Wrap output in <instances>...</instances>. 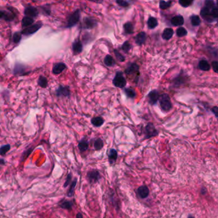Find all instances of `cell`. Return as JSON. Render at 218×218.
Returning a JSON list of instances; mask_svg holds the SVG:
<instances>
[{"label": "cell", "mask_w": 218, "mask_h": 218, "mask_svg": "<svg viewBox=\"0 0 218 218\" xmlns=\"http://www.w3.org/2000/svg\"><path fill=\"white\" fill-rule=\"evenodd\" d=\"M147 35L145 32H140L135 37V42L138 45H143L146 41Z\"/></svg>", "instance_id": "20"}, {"label": "cell", "mask_w": 218, "mask_h": 218, "mask_svg": "<svg viewBox=\"0 0 218 218\" xmlns=\"http://www.w3.org/2000/svg\"><path fill=\"white\" fill-rule=\"evenodd\" d=\"M180 5L183 7H188L192 3V1H189V0H180L178 2Z\"/></svg>", "instance_id": "41"}, {"label": "cell", "mask_w": 218, "mask_h": 218, "mask_svg": "<svg viewBox=\"0 0 218 218\" xmlns=\"http://www.w3.org/2000/svg\"><path fill=\"white\" fill-rule=\"evenodd\" d=\"M199 67L203 71H208L211 69V66L206 60H201L199 63Z\"/></svg>", "instance_id": "31"}, {"label": "cell", "mask_w": 218, "mask_h": 218, "mask_svg": "<svg viewBox=\"0 0 218 218\" xmlns=\"http://www.w3.org/2000/svg\"><path fill=\"white\" fill-rule=\"evenodd\" d=\"M77 181H78V179L76 178H75L72 181V183H71V185H70V187L68 191V192H67V196L68 197H72L74 195V190H75V188H76V184H77Z\"/></svg>", "instance_id": "27"}, {"label": "cell", "mask_w": 218, "mask_h": 218, "mask_svg": "<svg viewBox=\"0 0 218 218\" xmlns=\"http://www.w3.org/2000/svg\"><path fill=\"white\" fill-rule=\"evenodd\" d=\"M104 62L107 67H113L115 65V61L113 58L110 54H107V55L106 56L104 60Z\"/></svg>", "instance_id": "28"}, {"label": "cell", "mask_w": 218, "mask_h": 218, "mask_svg": "<svg viewBox=\"0 0 218 218\" xmlns=\"http://www.w3.org/2000/svg\"><path fill=\"white\" fill-rule=\"evenodd\" d=\"M56 94L57 97H69L70 95V91L69 86H60L56 90Z\"/></svg>", "instance_id": "8"}, {"label": "cell", "mask_w": 218, "mask_h": 218, "mask_svg": "<svg viewBox=\"0 0 218 218\" xmlns=\"http://www.w3.org/2000/svg\"><path fill=\"white\" fill-rule=\"evenodd\" d=\"M212 111L213 113L215 115V116H216L217 118H218V107L215 106V107H212Z\"/></svg>", "instance_id": "48"}, {"label": "cell", "mask_w": 218, "mask_h": 218, "mask_svg": "<svg viewBox=\"0 0 218 218\" xmlns=\"http://www.w3.org/2000/svg\"><path fill=\"white\" fill-rule=\"evenodd\" d=\"M24 14L26 16L33 18L35 17H37L39 15V12L37 8L33 6H28L24 9Z\"/></svg>", "instance_id": "9"}, {"label": "cell", "mask_w": 218, "mask_h": 218, "mask_svg": "<svg viewBox=\"0 0 218 218\" xmlns=\"http://www.w3.org/2000/svg\"><path fill=\"white\" fill-rule=\"evenodd\" d=\"M159 103L162 110L165 111H169L171 109V103L169 95L166 94H163L160 95Z\"/></svg>", "instance_id": "2"}, {"label": "cell", "mask_w": 218, "mask_h": 218, "mask_svg": "<svg viewBox=\"0 0 218 218\" xmlns=\"http://www.w3.org/2000/svg\"><path fill=\"white\" fill-rule=\"evenodd\" d=\"M22 33L21 32H15L14 35H13V41L14 43L15 44H18L19 43L20 41L22 39Z\"/></svg>", "instance_id": "35"}, {"label": "cell", "mask_w": 218, "mask_h": 218, "mask_svg": "<svg viewBox=\"0 0 218 218\" xmlns=\"http://www.w3.org/2000/svg\"><path fill=\"white\" fill-rule=\"evenodd\" d=\"M66 68H67V66L64 63H62V62L57 63L53 65L52 70V73L54 74H60L63 70H65Z\"/></svg>", "instance_id": "14"}, {"label": "cell", "mask_w": 218, "mask_h": 218, "mask_svg": "<svg viewBox=\"0 0 218 218\" xmlns=\"http://www.w3.org/2000/svg\"><path fill=\"white\" fill-rule=\"evenodd\" d=\"M48 5H45L44 6H42V8L43 9V11L45 12V14L49 15L51 11H50V10H48V9H47V7L48 6Z\"/></svg>", "instance_id": "47"}, {"label": "cell", "mask_w": 218, "mask_h": 218, "mask_svg": "<svg viewBox=\"0 0 218 218\" xmlns=\"http://www.w3.org/2000/svg\"><path fill=\"white\" fill-rule=\"evenodd\" d=\"M205 5H206V7L208 8V9H212L215 8V4H214V2H212V1H210V0H208V1H206L205 2Z\"/></svg>", "instance_id": "43"}, {"label": "cell", "mask_w": 218, "mask_h": 218, "mask_svg": "<svg viewBox=\"0 0 218 218\" xmlns=\"http://www.w3.org/2000/svg\"><path fill=\"white\" fill-rule=\"evenodd\" d=\"M149 189L146 186H141L139 187L137 189V191H136L138 196L141 199H145L148 197V196L149 195Z\"/></svg>", "instance_id": "10"}, {"label": "cell", "mask_w": 218, "mask_h": 218, "mask_svg": "<svg viewBox=\"0 0 218 218\" xmlns=\"http://www.w3.org/2000/svg\"><path fill=\"white\" fill-rule=\"evenodd\" d=\"M191 20V23L194 26H199L201 23V20L199 19V17L198 15H193L190 17Z\"/></svg>", "instance_id": "33"}, {"label": "cell", "mask_w": 218, "mask_h": 218, "mask_svg": "<svg viewBox=\"0 0 218 218\" xmlns=\"http://www.w3.org/2000/svg\"><path fill=\"white\" fill-rule=\"evenodd\" d=\"M81 17V12L79 10H76L75 12H74L72 14H70L68 17H67V25L66 28H70L74 26L75 25L77 24V23L79 21Z\"/></svg>", "instance_id": "1"}, {"label": "cell", "mask_w": 218, "mask_h": 218, "mask_svg": "<svg viewBox=\"0 0 218 218\" xmlns=\"http://www.w3.org/2000/svg\"><path fill=\"white\" fill-rule=\"evenodd\" d=\"M148 97L150 104L153 105L157 103V101L159 99L160 95L157 90H152L149 93Z\"/></svg>", "instance_id": "15"}, {"label": "cell", "mask_w": 218, "mask_h": 218, "mask_svg": "<svg viewBox=\"0 0 218 218\" xmlns=\"http://www.w3.org/2000/svg\"><path fill=\"white\" fill-rule=\"evenodd\" d=\"M124 93L127 95V97H128V98H131V99L134 98L136 97V95L135 91L133 89L130 88H125L124 89Z\"/></svg>", "instance_id": "34"}, {"label": "cell", "mask_w": 218, "mask_h": 218, "mask_svg": "<svg viewBox=\"0 0 218 218\" xmlns=\"http://www.w3.org/2000/svg\"><path fill=\"white\" fill-rule=\"evenodd\" d=\"M72 49L74 54H78L82 52L83 49V46L82 43H81V42L79 39L76 40L73 43H72Z\"/></svg>", "instance_id": "11"}, {"label": "cell", "mask_w": 218, "mask_h": 218, "mask_svg": "<svg viewBox=\"0 0 218 218\" xmlns=\"http://www.w3.org/2000/svg\"><path fill=\"white\" fill-rule=\"evenodd\" d=\"M200 14H201L202 17L203 18V19H204L205 20H206L207 21L209 22V23L213 21V19H214V18H213V17L212 16L211 12L210 11L209 9H208V8H207L206 6H205V7H203V8L202 9Z\"/></svg>", "instance_id": "12"}, {"label": "cell", "mask_w": 218, "mask_h": 218, "mask_svg": "<svg viewBox=\"0 0 218 218\" xmlns=\"http://www.w3.org/2000/svg\"><path fill=\"white\" fill-rule=\"evenodd\" d=\"M211 14L213 18H217L218 17V8L215 7L211 10Z\"/></svg>", "instance_id": "46"}, {"label": "cell", "mask_w": 218, "mask_h": 218, "mask_svg": "<svg viewBox=\"0 0 218 218\" xmlns=\"http://www.w3.org/2000/svg\"><path fill=\"white\" fill-rule=\"evenodd\" d=\"M124 30L125 34L131 35L134 32V26L133 24L131 22H128L124 24Z\"/></svg>", "instance_id": "26"}, {"label": "cell", "mask_w": 218, "mask_h": 218, "mask_svg": "<svg viewBox=\"0 0 218 218\" xmlns=\"http://www.w3.org/2000/svg\"><path fill=\"white\" fill-rule=\"evenodd\" d=\"M42 23L40 22H39L28 27V28L24 29L21 31V33L23 35H24L26 36H29L37 32L40 28H42Z\"/></svg>", "instance_id": "6"}, {"label": "cell", "mask_w": 218, "mask_h": 218, "mask_svg": "<svg viewBox=\"0 0 218 218\" xmlns=\"http://www.w3.org/2000/svg\"><path fill=\"white\" fill-rule=\"evenodd\" d=\"M76 218H83V214H81V212H78L76 215Z\"/></svg>", "instance_id": "49"}, {"label": "cell", "mask_w": 218, "mask_h": 218, "mask_svg": "<svg viewBox=\"0 0 218 218\" xmlns=\"http://www.w3.org/2000/svg\"><path fill=\"white\" fill-rule=\"evenodd\" d=\"M171 5V2H165V1H161L159 3V7L162 10H166V9L170 7Z\"/></svg>", "instance_id": "37"}, {"label": "cell", "mask_w": 218, "mask_h": 218, "mask_svg": "<svg viewBox=\"0 0 218 218\" xmlns=\"http://www.w3.org/2000/svg\"><path fill=\"white\" fill-rule=\"evenodd\" d=\"M207 193V189L205 187H202V194L205 195Z\"/></svg>", "instance_id": "50"}, {"label": "cell", "mask_w": 218, "mask_h": 218, "mask_svg": "<svg viewBox=\"0 0 218 218\" xmlns=\"http://www.w3.org/2000/svg\"><path fill=\"white\" fill-rule=\"evenodd\" d=\"M88 141L85 138L81 140L78 143V148L81 152H85L88 149Z\"/></svg>", "instance_id": "25"}, {"label": "cell", "mask_w": 218, "mask_h": 218, "mask_svg": "<svg viewBox=\"0 0 218 218\" xmlns=\"http://www.w3.org/2000/svg\"><path fill=\"white\" fill-rule=\"evenodd\" d=\"M116 3L119 6L122 7H128L129 6V3L125 1H120V0H118V1L116 2Z\"/></svg>", "instance_id": "44"}, {"label": "cell", "mask_w": 218, "mask_h": 218, "mask_svg": "<svg viewBox=\"0 0 218 218\" xmlns=\"http://www.w3.org/2000/svg\"><path fill=\"white\" fill-rule=\"evenodd\" d=\"M147 24H148V26H149V28L150 29L155 28L156 27H157V25H158L157 19H156L155 17H149V19H148Z\"/></svg>", "instance_id": "29"}, {"label": "cell", "mask_w": 218, "mask_h": 218, "mask_svg": "<svg viewBox=\"0 0 218 218\" xmlns=\"http://www.w3.org/2000/svg\"><path fill=\"white\" fill-rule=\"evenodd\" d=\"M34 23V19L32 17H30L28 16H25L23 18L21 21V25L23 28H28V27L33 25Z\"/></svg>", "instance_id": "22"}, {"label": "cell", "mask_w": 218, "mask_h": 218, "mask_svg": "<svg viewBox=\"0 0 218 218\" xmlns=\"http://www.w3.org/2000/svg\"><path fill=\"white\" fill-rule=\"evenodd\" d=\"M0 18L6 21H12L15 19V14L12 12L0 11Z\"/></svg>", "instance_id": "13"}, {"label": "cell", "mask_w": 218, "mask_h": 218, "mask_svg": "<svg viewBox=\"0 0 218 218\" xmlns=\"http://www.w3.org/2000/svg\"><path fill=\"white\" fill-rule=\"evenodd\" d=\"M217 5H218V1L217 2Z\"/></svg>", "instance_id": "53"}, {"label": "cell", "mask_w": 218, "mask_h": 218, "mask_svg": "<svg viewBox=\"0 0 218 218\" xmlns=\"http://www.w3.org/2000/svg\"><path fill=\"white\" fill-rule=\"evenodd\" d=\"M212 69L213 70L216 72V73L218 74V61H214L212 62Z\"/></svg>", "instance_id": "45"}, {"label": "cell", "mask_w": 218, "mask_h": 218, "mask_svg": "<svg viewBox=\"0 0 218 218\" xmlns=\"http://www.w3.org/2000/svg\"><path fill=\"white\" fill-rule=\"evenodd\" d=\"M187 218H195L192 215H189V216H188V217Z\"/></svg>", "instance_id": "52"}, {"label": "cell", "mask_w": 218, "mask_h": 218, "mask_svg": "<svg viewBox=\"0 0 218 218\" xmlns=\"http://www.w3.org/2000/svg\"><path fill=\"white\" fill-rule=\"evenodd\" d=\"M58 205L60 208H63V209L71 211L72 209V207H73L74 202L70 200H68V199H63L59 202Z\"/></svg>", "instance_id": "16"}, {"label": "cell", "mask_w": 218, "mask_h": 218, "mask_svg": "<svg viewBox=\"0 0 218 218\" xmlns=\"http://www.w3.org/2000/svg\"><path fill=\"white\" fill-rule=\"evenodd\" d=\"M86 177L88 181L92 184L97 183L99 180L102 178L101 174H100V172L97 170H92L88 171Z\"/></svg>", "instance_id": "4"}, {"label": "cell", "mask_w": 218, "mask_h": 218, "mask_svg": "<svg viewBox=\"0 0 218 218\" xmlns=\"http://www.w3.org/2000/svg\"><path fill=\"white\" fill-rule=\"evenodd\" d=\"M171 22V24L174 26H178L183 25L184 23V20L183 17L182 15H176L172 18Z\"/></svg>", "instance_id": "21"}, {"label": "cell", "mask_w": 218, "mask_h": 218, "mask_svg": "<svg viewBox=\"0 0 218 218\" xmlns=\"http://www.w3.org/2000/svg\"><path fill=\"white\" fill-rule=\"evenodd\" d=\"M114 54H115L116 58L118 59V60H119V61L124 62L125 60V57L123 55V54H122L117 49H115L114 50Z\"/></svg>", "instance_id": "38"}, {"label": "cell", "mask_w": 218, "mask_h": 218, "mask_svg": "<svg viewBox=\"0 0 218 218\" xmlns=\"http://www.w3.org/2000/svg\"><path fill=\"white\" fill-rule=\"evenodd\" d=\"M113 84L116 87L119 88H124L127 84V81L124 78L122 72L117 71L116 72L115 76L113 79Z\"/></svg>", "instance_id": "3"}, {"label": "cell", "mask_w": 218, "mask_h": 218, "mask_svg": "<svg viewBox=\"0 0 218 218\" xmlns=\"http://www.w3.org/2000/svg\"><path fill=\"white\" fill-rule=\"evenodd\" d=\"M72 173H69L67 175V178H66V180H65V183H64V185H63V187H67L70 182H71L72 180Z\"/></svg>", "instance_id": "42"}, {"label": "cell", "mask_w": 218, "mask_h": 218, "mask_svg": "<svg viewBox=\"0 0 218 218\" xmlns=\"http://www.w3.org/2000/svg\"><path fill=\"white\" fill-rule=\"evenodd\" d=\"M94 147L95 150L99 151L101 150L104 147V142L103 140L101 138H97L94 143Z\"/></svg>", "instance_id": "30"}, {"label": "cell", "mask_w": 218, "mask_h": 218, "mask_svg": "<svg viewBox=\"0 0 218 218\" xmlns=\"http://www.w3.org/2000/svg\"><path fill=\"white\" fill-rule=\"evenodd\" d=\"M107 155L108 157V161L110 164H113L116 162L118 157V152L115 149H111L107 152Z\"/></svg>", "instance_id": "19"}, {"label": "cell", "mask_w": 218, "mask_h": 218, "mask_svg": "<svg viewBox=\"0 0 218 218\" xmlns=\"http://www.w3.org/2000/svg\"><path fill=\"white\" fill-rule=\"evenodd\" d=\"M187 34V30L184 28H183V27H180V28H178L177 30V35L180 37H184V36H186Z\"/></svg>", "instance_id": "39"}, {"label": "cell", "mask_w": 218, "mask_h": 218, "mask_svg": "<svg viewBox=\"0 0 218 218\" xmlns=\"http://www.w3.org/2000/svg\"><path fill=\"white\" fill-rule=\"evenodd\" d=\"M38 85L42 88H46L48 85L47 78L43 76H40L38 79Z\"/></svg>", "instance_id": "32"}, {"label": "cell", "mask_w": 218, "mask_h": 218, "mask_svg": "<svg viewBox=\"0 0 218 218\" xmlns=\"http://www.w3.org/2000/svg\"><path fill=\"white\" fill-rule=\"evenodd\" d=\"M174 30L173 29H171L170 28H168L165 29V30L163 31V33L162 34V37L163 39L165 40H170L174 35Z\"/></svg>", "instance_id": "23"}, {"label": "cell", "mask_w": 218, "mask_h": 218, "mask_svg": "<svg viewBox=\"0 0 218 218\" xmlns=\"http://www.w3.org/2000/svg\"><path fill=\"white\" fill-rule=\"evenodd\" d=\"M145 138L149 139L156 136L158 134V132L152 123H149L145 128Z\"/></svg>", "instance_id": "5"}, {"label": "cell", "mask_w": 218, "mask_h": 218, "mask_svg": "<svg viewBox=\"0 0 218 218\" xmlns=\"http://www.w3.org/2000/svg\"><path fill=\"white\" fill-rule=\"evenodd\" d=\"M10 145H3V146L1 147V149H0V154H1V156H3L4 155H5V154L10 150Z\"/></svg>", "instance_id": "36"}, {"label": "cell", "mask_w": 218, "mask_h": 218, "mask_svg": "<svg viewBox=\"0 0 218 218\" xmlns=\"http://www.w3.org/2000/svg\"><path fill=\"white\" fill-rule=\"evenodd\" d=\"M1 164H2V165L4 164V160H3V159H1Z\"/></svg>", "instance_id": "51"}, {"label": "cell", "mask_w": 218, "mask_h": 218, "mask_svg": "<svg viewBox=\"0 0 218 218\" xmlns=\"http://www.w3.org/2000/svg\"><path fill=\"white\" fill-rule=\"evenodd\" d=\"M139 70V66L135 63H130L129 64L127 67L125 72L127 74H132L136 73V72H138Z\"/></svg>", "instance_id": "18"}, {"label": "cell", "mask_w": 218, "mask_h": 218, "mask_svg": "<svg viewBox=\"0 0 218 218\" xmlns=\"http://www.w3.org/2000/svg\"><path fill=\"white\" fill-rule=\"evenodd\" d=\"M91 123H92L94 126L97 127V128H99V127H101L104 124V120L103 118L101 116H97L93 118V119L91 120Z\"/></svg>", "instance_id": "24"}, {"label": "cell", "mask_w": 218, "mask_h": 218, "mask_svg": "<svg viewBox=\"0 0 218 218\" xmlns=\"http://www.w3.org/2000/svg\"><path fill=\"white\" fill-rule=\"evenodd\" d=\"M97 24V22L91 17H85L83 19V23L81 24V28L83 29H92L95 27Z\"/></svg>", "instance_id": "7"}, {"label": "cell", "mask_w": 218, "mask_h": 218, "mask_svg": "<svg viewBox=\"0 0 218 218\" xmlns=\"http://www.w3.org/2000/svg\"><path fill=\"white\" fill-rule=\"evenodd\" d=\"M26 67L21 63H16L14 69V74L16 76H23L26 74Z\"/></svg>", "instance_id": "17"}, {"label": "cell", "mask_w": 218, "mask_h": 218, "mask_svg": "<svg viewBox=\"0 0 218 218\" xmlns=\"http://www.w3.org/2000/svg\"><path fill=\"white\" fill-rule=\"evenodd\" d=\"M132 48V45L129 42V41H125L123 45H122V50L125 52H128L130 51V49H131Z\"/></svg>", "instance_id": "40"}]
</instances>
